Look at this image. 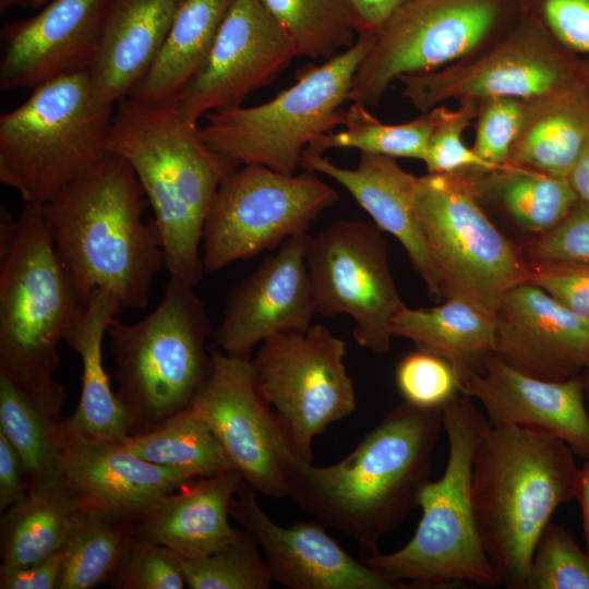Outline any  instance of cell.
Returning a JSON list of instances; mask_svg holds the SVG:
<instances>
[{
	"label": "cell",
	"mask_w": 589,
	"mask_h": 589,
	"mask_svg": "<svg viewBox=\"0 0 589 589\" xmlns=\"http://www.w3.org/2000/svg\"><path fill=\"white\" fill-rule=\"evenodd\" d=\"M567 178L579 201L589 204V137Z\"/></svg>",
	"instance_id": "f907efd6"
},
{
	"label": "cell",
	"mask_w": 589,
	"mask_h": 589,
	"mask_svg": "<svg viewBox=\"0 0 589 589\" xmlns=\"http://www.w3.org/2000/svg\"><path fill=\"white\" fill-rule=\"evenodd\" d=\"M477 399L491 426H519L556 436L589 459V412L579 377L551 382L510 368L494 353L480 373L460 383Z\"/></svg>",
	"instance_id": "603a6c76"
},
{
	"label": "cell",
	"mask_w": 589,
	"mask_h": 589,
	"mask_svg": "<svg viewBox=\"0 0 589 589\" xmlns=\"http://www.w3.org/2000/svg\"><path fill=\"white\" fill-rule=\"evenodd\" d=\"M576 498L580 503L582 525L587 540V552L589 553V459L581 468L580 485Z\"/></svg>",
	"instance_id": "816d5d0a"
},
{
	"label": "cell",
	"mask_w": 589,
	"mask_h": 589,
	"mask_svg": "<svg viewBox=\"0 0 589 589\" xmlns=\"http://www.w3.org/2000/svg\"><path fill=\"white\" fill-rule=\"evenodd\" d=\"M179 0H108L99 45L87 71L93 99L127 98L158 57Z\"/></svg>",
	"instance_id": "d4e9b609"
},
{
	"label": "cell",
	"mask_w": 589,
	"mask_h": 589,
	"mask_svg": "<svg viewBox=\"0 0 589 589\" xmlns=\"http://www.w3.org/2000/svg\"><path fill=\"white\" fill-rule=\"evenodd\" d=\"M229 514L257 542L274 582L290 589H398L348 554L320 521L287 527L273 521L244 480Z\"/></svg>",
	"instance_id": "ac0fdd59"
},
{
	"label": "cell",
	"mask_w": 589,
	"mask_h": 589,
	"mask_svg": "<svg viewBox=\"0 0 589 589\" xmlns=\"http://www.w3.org/2000/svg\"><path fill=\"white\" fill-rule=\"evenodd\" d=\"M587 401L589 402V359L579 376Z\"/></svg>",
	"instance_id": "db71d44e"
},
{
	"label": "cell",
	"mask_w": 589,
	"mask_h": 589,
	"mask_svg": "<svg viewBox=\"0 0 589 589\" xmlns=\"http://www.w3.org/2000/svg\"><path fill=\"white\" fill-rule=\"evenodd\" d=\"M436 121L430 135L424 164L429 173H457L465 170L491 172L500 170L478 156L462 141V133L477 118L480 101H460L457 109L434 107Z\"/></svg>",
	"instance_id": "ab89813d"
},
{
	"label": "cell",
	"mask_w": 589,
	"mask_h": 589,
	"mask_svg": "<svg viewBox=\"0 0 589 589\" xmlns=\"http://www.w3.org/2000/svg\"><path fill=\"white\" fill-rule=\"evenodd\" d=\"M478 196L474 181L462 172H428L418 177L413 208L443 299L466 301L493 316L505 293L528 280L529 263Z\"/></svg>",
	"instance_id": "30bf717a"
},
{
	"label": "cell",
	"mask_w": 589,
	"mask_h": 589,
	"mask_svg": "<svg viewBox=\"0 0 589 589\" xmlns=\"http://www.w3.org/2000/svg\"><path fill=\"white\" fill-rule=\"evenodd\" d=\"M443 408L401 402L330 466H314L289 453L284 461L288 497L316 521L351 538L363 558L380 553V540L418 506L431 480Z\"/></svg>",
	"instance_id": "6da1fadb"
},
{
	"label": "cell",
	"mask_w": 589,
	"mask_h": 589,
	"mask_svg": "<svg viewBox=\"0 0 589 589\" xmlns=\"http://www.w3.org/2000/svg\"><path fill=\"white\" fill-rule=\"evenodd\" d=\"M87 305L55 249L41 205L25 204L0 239V363L53 374L58 346Z\"/></svg>",
	"instance_id": "9c48e42d"
},
{
	"label": "cell",
	"mask_w": 589,
	"mask_h": 589,
	"mask_svg": "<svg viewBox=\"0 0 589 589\" xmlns=\"http://www.w3.org/2000/svg\"><path fill=\"white\" fill-rule=\"evenodd\" d=\"M395 382L404 400L420 408L444 407L461 394L454 366L446 359L418 347L398 362Z\"/></svg>",
	"instance_id": "60d3db41"
},
{
	"label": "cell",
	"mask_w": 589,
	"mask_h": 589,
	"mask_svg": "<svg viewBox=\"0 0 589 589\" xmlns=\"http://www.w3.org/2000/svg\"><path fill=\"white\" fill-rule=\"evenodd\" d=\"M543 14L563 45L589 53V0H545Z\"/></svg>",
	"instance_id": "bcb514c9"
},
{
	"label": "cell",
	"mask_w": 589,
	"mask_h": 589,
	"mask_svg": "<svg viewBox=\"0 0 589 589\" xmlns=\"http://www.w3.org/2000/svg\"><path fill=\"white\" fill-rule=\"evenodd\" d=\"M498 0H410L374 35L348 100L380 103L401 75L440 70L470 55L492 31Z\"/></svg>",
	"instance_id": "5bb4252c"
},
{
	"label": "cell",
	"mask_w": 589,
	"mask_h": 589,
	"mask_svg": "<svg viewBox=\"0 0 589 589\" xmlns=\"http://www.w3.org/2000/svg\"><path fill=\"white\" fill-rule=\"evenodd\" d=\"M310 235L293 236L232 288L216 346L251 359L259 342L279 333L306 330L315 315L305 253Z\"/></svg>",
	"instance_id": "d6986e66"
},
{
	"label": "cell",
	"mask_w": 589,
	"mask_h": 589,
	"mask_svg": "<svg viewBox=\"0 0 589 589\" xmlns=\"http://www.w3.org/2000/svg\"><path fill=\"white\" fill-rule=\"evenodd\" d=\"M200 125L176 103L129 97L113 112L109 148L132 167L154 213L170 277L196 286L205 272L200 247L205 219L223 179L240 164L212 149Z\"/></svg>",
	"instance_id": "3957f363"
},
{
	"label": "cell",
	"mask_w": 589,
	"mask_h": 589,
	"mask_svg": "<svg viewBox=\"0 0 589 589\" xmlns=\"http://www.w3.org/2000/svg\"><path fill=\"white\" fill-rule=\"evenodd\" d=\"M374 36H358L350 48L325 62L300 69L297 81L266 103L205 115L200 135L214 151L240 165L260 164L293 175L306 146L344 125L354 74Z\"/></svg>",
	"instance_id": "ba28073f"
},
{
	"label": "cell",
	"mask_w": 589,
	"mask_h": 589,
	"mask_svg": "<svg viewBox=\"0 0 589 589\" xmlns=\"http://www.w3.org/2000/svg\"><path fill=\"white\" fill-rule=\"evenodd\" d=\"M489 175L483 185L520 228L538 236L557 226L579 201L567 177L510 164Z\"/></svg>",
	"instance_id": "e575fe53"
},
{
	"label": "cell",
	"mask_w": 589,
	"mask_h": 589,
	"mask_svg": "<svg viewBox=\"0 0 589 589\" xmlns=\"http://www.w3.org/2000/svg\"><path fill=\"white\" fill-rule=\"evenodd\" d=\"M29 490L26 468L17 450L0 431V513L22 501Z\"/></svg>",
	"instance_id": "c3c4849f"
},
{
	"label": "cell",
	"mask_w": 589,
	"mask_h": 589,
	"mask_svg": "<svg viewBox=\"0 0 589 589\" xmlns=\"http://www.w3.org/2000/svg\"><path fill=\"white\" fill-rule=\"evenodd\" d=\"M113 112L93 99L87 71L34 87L0 117V181L45 204L111 153Z\"/></svg>",
	"instance_id": "52a82bcc"
},
{
	"label": "cell",
	"mask_w": 589,
	"mask_h": 589,
	"mask_svg": "<svg viewBox=\"0 0 589 589\" xmlns=\"http://www.w3.org/2000/svg\"><path fill=\"white\" fill-rule=\"evenodd\" d=\"M235 0H179L164 46L129 98L160 106L177 98L206 61Z\"/></svg>",
	"instance_id": "f1b7e54d"
},
{
	"label": "cell",
	"mask_w": 589,
	"mask_h": 589,
	"mask_svg": "<svg viewBox=\"0 0 589 589\" xmlns=\"http://www.w3.org/2000/svg\"><path fill=\"white\" fill-rule=\"evenodd\" d=\"M297 57L289 36L260 0H235L201 70L176 100L185 120L240 106Z\"/></svg>",
	"instance_id": "2e32d148"
},
{
	"label": "cell",
	"mask_w": 589,
	"mask_h": 589,
	"mask_svg": "<svg viewBox=\"0 0 589 589\" xmlns=\"http://www.w3.org/2000/svg\"><path fill=\"white\" fill-rule=\"evenodd\" d=\"M337 200L335 189L315 171L286 175L260 164L239 165L220 182L205 219V272L308 232L311 223Z\"/></svg>",
	"instance_id": "8fae6325"
},
{
	"label": "cell",
	"mask_w": 589,
	"mask_h": 589,
	"mask_svg": "<svg viewBox=\"0 0 589 589\" xmlns=\"http://www.w3.org/2000/svg\"><path fill=\"white\" fill-rule=\"evenodd\" d=\"M527 103L508 164L567 177L589 137V94L574 84Z\"/></svg>",
	"instance_id": "f546056e"
},
{
	"label": "cell",
	"mask_w": 589,
	"mask_h": 589,
	"mask_svg": "<svg viewBox=\"0 0 589 589\" xmlns=\"http://www.w3.org/2000/svg\"><path fill=\"white\" fill-rule=\"evenodd\" d=\"M435 121L436 110L432 108L412 121L387 124L372 116L364 105L352 103L346 110L345 130L317 136L303 155H323L332 148H357L364 153L424 161Z\"/></svg>",
	"instance_id": "8d00e7d4"
},
{
	"label": "cell",
	"mask_w": 589,
	"mask_h": 589,
	"mask_svg": "<svg viewBox=\"0 0 589 589\" xmlns=\"http://www.w3.org/2000/svg\"><path fill=\"white\" fill-rule=\"evenodd\" d=\"M145 193L130 164L110 153L41 205L55 249L85 301L112 291L123 308L147 306L165 268L154 219L144 221Z\"/></svg>",
	"instance_id": "7a4b0ae2"
},
{
	"label": "cell",
	"mask_w": 589,
	"mask_h": 589,
	"mask_svg": "<svg viewBox=\"0 0 589 589\" xmlns=\"http://www.w3.org/2000/svg\"><path fill=\"white\" fill-rule=\"evenodd\" d=\"M410 0H348L358 36H374L402 4Z\"/></svg>",
	"instance_id": "681fc988"
},
{
	"label": "cell",
	"mask_w": 589,
	"mask_h": 589,
	"mask_svg": "<svg viewBox=\"0 0 589 589\" xmlns=\"http://www.w3.org/2000/svg\"><path fill=\"white\" fill-rule=\"evenodd\" d=\"M301 168L323 173L342 185L380 230L401 243L429 297L436 303L444 300L413 208L418 177L401 168L394 157L364 152H360L354 169L339 167L323 155H302Z\"/></svg>",
	"instance_id": "cb8c5ba5"
},
{
	"label": "cell",
	"mask_w": 589,
	"mask_h": 589,
	"mask_svg": "<svg viewBox=\"0 0 589 589\" xmlns=\"http://www.w3.org/2000/svg\"><path fill=\"white\" fill-rule=\"evenodd\" d=\"M291 39L297 57L328 60L358 37L348 0H260Z\"/></svg>",
	"instance_id": "d590c367"
},
{
	"label": "cell",
	"mask_w": 589,
	"mask_h": 589,
	"mask_svg": "<svg viewBox=\"0 0 589 589\" xmlns=\"http://www.w3.org/2000/svg\"><path fill=\"white\" fill-rule=\"evenodd\" d=\"M490 426L466 395L444 406L447 462L443 474L420 492L422 516L412 538L397 551L363 558L398 588L502 585L479 536L471 495L474 454Z\"/></svg>",
	"instance_id": "5b68a950"
},
{
	"label": "cell",
	"mask_w": 589,
	"mask_h": 589,
	"mask_svg": "<svg viewBox=\"0 0 589 589\" xmlns=\"http://www.w3.org/2000/svg\"><path fill=\"white\" fill-rule=\"evenodd\" d=\"M116 589H182V556L172 549L134 536L113 578Z\"/></svg>",
	"instance_id": "b9f144b4"
},
{
	"label": "cell",
	"mask_w": 589,
	"mask_h": 589,
	"mask_svg": "<svg viewBox=\"0 0 589 589\" xmlns=\"http://www.w3.org/2000/svg\"><path fill=\"white\" fill-rule=\"evenodd\" d=\"M58 478L81 508L135 521L191 474L141 459L121 441L84 435L63 424Z\"/></svg>",
	"instance_id": "ffe728a7"
},
{
	"label": "cell",
	"mask_w": 589,
	"mask_h": 589,
	"mask_svg": "<svg viewBox=\"0 0 589 589\" xmlns=\"http://www.w3.org/2000/svg\"><path fill=\"white\" fill-rule=\"evenodd\" d=\"M527 281L542 288L570 312L589 323V266L529 263Z\"/></svg>",
	"instance_id": "f6af8a7d"
},
{
	"label": "cell",
	"mask_w": 589,
	"mask_h": 589,
	"mask_svg": "<svg viewBox=\"0 0 589 589\" xmlns=\"http://www.w3.org/2000/svg\"><path fill=\"white\" fill-rule=\"evenodd\" d=\"M194 287L170 277L154 311L131 324L113 317L107 326L129 435L151 431L189 407L211 374L212 326Z\"/></svg>",
	"instance_id": "8992f818"
},
{
	"label": "cell",
	"mask_w": 589,
	"mask_h": 589,
	"mask_svg": "<svg viewBox=\"0 0 589 589\" xmlns=\"http://www.w3.org/2000/svg\"><path fill=\"white\" fill-rule=\"evenodd\" d=\"M212 371L192 401L237 470L256 492L288 497L284 461L292 453L285 425L256 385L251 359L211 350Z\"/></svg>",
	"instance_id": "9a60e30c"
},
{
	"label": "cell",
	"mask_w": 589,
	"mask_h": 589,
	"mask_svg": "<svg viewBox=\"0 0 589 589\" xmlns=\"http://www.w3.org/2000/svg\"><path fill=\"white\" fill-rule=\"evenodd\" d=\"M345 354L344 340L317 323L267 337L251 358L259 390L301 459L312 461L314 438L357 409Z\"/></svg>",
	"instance_id": "7c38bea8"
},
{
	"label": "cell",
	"mask_w": 589,
	"mask_h": 589,
	"mask_svg": "<svg viewBox=\"0 0 589 589\" xmlns=\"http://www.w3.org/2000/svg\"><path fill=\"white\" fill-rule=\"evenodd\" d=\"M108 0H50L1 32L0 89L34 88L88 71L97 53Z\"/></svg>",
	"instance_id": "44dd1931"
},
{
	"label": "cell",
	"mask_w": 589,
	"mask_h": 589,
	"mask_svg": "<svg viewBox=\"0 0 589 589\" xmlns=\"http://www.w3.org/2000/svg\"><path fill=\"white\" fill-rule=\"evenodd\" d=\"M182 570L191 589H268L274 582L257 542L244 529L207 556L182 557Z\"/></svg>",
	"instance_id": "74e56055"
},
{
	"label": "cell",
	"mask_w": 589,
	"mask_h": 589,
	"mask_svg": "<svg viewBox=\"0 0 589 589\" xmlns=\"http://www.w3.org/2000/svg\"><path fill=\"white\" fill-rule=\"evenodd\" d=\"M61 550L36 563L0 568L1 589H58Z\"/></svg>",
	"instance_id": "7dc6e473"
},
{
	"label": "cell",
	"mask_w": 589,
	"mask_h": 589,
	"mask_svg": "<svg viewBox=\"0 0 589 589\" xmlns=\"http://www.w3.org/2000/svg\"><path fill=\"white\" fill-rule=\"evenodd\" d=\"M526 109L527 103L517 98L480 101L472 147L474 153L495 168H504L521 130Z\"/></svg>",
	"instance_id": "7bdbcfd3"
},
{
	"label": "cell",
	"mask_w": 589,
	"mask_h": 589,
	"mask_svg": "<svg viewBox=\"0 0 589 589\" xmlns=\"http://www.w3.org/2000/svg\"><path fill=\"white\" fill-rule=\"evenodd\" d=\"M121 442L141 459L183 471L193 478L237 470L207 422L192 405L153 430L128 435Z\"/></svg>",
	"instance_id": "d6a6232c"
},
{
	"label": "cell",
	"mask_w": 589,
	"mask_h": 589,
	"mask_svg": "<svg viewBox=\"0 0 589 589\" xmlns=\"http://www.w3.org/2000/svg\"><path fill=\"white\" fill-rule=\"evenodd\" d=\"M122 309L112 291L97 289L63 337L82 361L80 401L65 424L87 436L122 441L130 434L129 416L111 388L103 359L107 326Z\"/></svg>",
	"instance_id": "83f0119b"
},
{
	"label": "cell",
	"mask_w": 589,
	"mask_h": 589,
	"mask_svg": "<svg viewBox=\"0 0 589 589\" xmlns=\"http://www.w3.org/2000/svg\"><path fill=\"white\" fill-rule=\"evenodd\" d=\"M50 0H0V13L3 14L11 7H21L27 9H41Z\"/></svg>",
	"instance_id": "f5cc1de1"
},
{
	"label": "cell",
	"mask_w": 589,
	"mask_h": 589,
	"mask_svg": "<svg viewBox=\"0 0 589 589\" xmlns=\"http://www.w3.org/2000/svg\"><path fill=\"white\" fill-rule=\"evenodd\" d=\"M402 95L422 112L443 100L510 97L525 101L546 96L569 84L557 55L540 39L510 38L473 57L440 70L399 76Z\"/></svg>",
	"instance_id": "e0dca14e"
},
{
	"label": "cell",
	"mask_w": 589,
	"mask_h": 589,
	"mask_svg": "<svg viewBox=\"0 0 589 589\" xmlns=\"http://www.w3.org/2000/svg\"><path fill=\"white\" fill-rule=\"evenodd\" d=\"M134 539V521L80 508L61 548L58 589L109 585Z\"/></svg>",
	"instance_id": "836d02e7"
},
{
	"label": "cell",
	"mask_w": 589,
	"mask_h": 589,
	"mask_svg": "<svg viewBox=\"0 0 589 589\" xmlns=\"http://www.w3.org/2000/svg\"><path fill=\"white\" fill-rule=\"evenodd\" d=\"M392 334L446 359L460 383L480 373L495 348L493 316L458 299L426 309L405 305L392 321Z\"/></svg>",
	"instance_id": "4dcf8cb0"
},
{
	"label": "cell",
	"mask_w": 589,
	"mask_h": 589,
	"mask_svg": "<svg viewBox=\"0 0 589 589\" xmlns=\"http://www.w3.org/2000/svg\"><path fill=\"white\" fill-rule=\"evenodd\" d=\"M242 481L237 470L187 481L154 502L134 521V536L166 545L183 558L218 551L241 531L230 525L228 516Z\"/></svg>",
	"instance_id": "484cf974"
},
{
	"label": "cell",
	"mask_w": 589,
	"mask_h": 589,
	"mask_svg": "<svg viewBox=\"0 0 589 589\" xmlns=\"http://www.w3.org/2000/svg\"><path fill=\"white\" fill-rule=\"evenodd\" d=\"M80 508L59 479L32 486L0 513V568L33 564L61 550Z\"/></svg>",
	"instance_id": "1f68e13d"
},
{
	"label": "cell",
	"mask_w": 589,
	"mask_h": 589,
	"mask_svg": "<svg viewBox=\"0 0 589 589\" xmlns=\"http://www.w3.org/2000/svg\"><path fill=\"white\" fill-rule=\"evenodd\" d=\"M374 224L340 219L310 236L305 262L315 315L348 314L352 336L377 354L390 348L392 321L406 305Z\"/></svg>",
	"instance_id": "4fadbf2b"
},
{
	"label": "cell",
	"mask_w": 589,
	"mask_h": 589,
	"mask_svg": "<svg viewBox=\"0 0 589 589\" xmlns=\"http://www.w3.org/2000/svg\"><path fill=\"white\" fill-rule=\"evenodd\" d=\"M67 392L51 373L0 363V431L17 450L31 488L58 480Z\"/></svg>",
	"instance_id": "4316f807"
},
{
	"label": "cell",
	"mask_w": 589,
	"mask_h": 589,
	"mask_svg": "<svg viewBox=\"0 0 589 589\" xmlns=\"http://www.w3.org/2000/svg\"><path fill=\"white\" fill-rule=\"evenodd\" d=\"M494 354L528 376L579 377L589 359V323L529 281L508 290L494 315Z\"/></svg>",
	"instance_id": "7402d4cb"
},
{
	"label": "cell",
	"mask_w": 589,
	"mask_h": 589,
	"mask_svg": "<svg viewBox=\"0 0 589 589\" xmlns=\"http://www.w3.org/2000/svg\"><path fill=\"white\" fill-rule=\"evenodd\" d=\"M561 438L490 426L473 459L471 495L479 536L503 586L526 589L536 544L562 504L577 497L581 468Z\"/></svg>",
	"instance_id": "277c9868"
},
{
	"label": "cell",
	"mask_w": 589,
	"mask_h": 589,
	"mask_svg": "<svg viewBox=\"0 0 589 589\" xmlns=\"http://www.w3.org/2000/svg\"><path fill=\"white\" fill-rule=\"evenodd\" d=\"M520 248L529 263L589 266V204L578 201L557 226Z\"/></svg>",
	"instance_id": "ee69618b"
},
{
	"label": "cell",
	"mask_w": 589,
	"mask_h": 589,
	"mask_svg": "<svg viewBox=\"0 0 589 589\" xmlns=\"http://www.w3.org/2000/svg\"><path fill=\"white\" fill-rule=\"evenodd\" d=\"M586 82H587V83L585 84V86H586V89H587V92H588V94H589V75H588Z\"/></svg>",
	"instance_id": "11a10c76"
},
{
	"label": "cell",
	"mask_w": 589,
	"mask_h": 589,
	"mask_svg": "<svg viewBox=\"0 0 589 589\" xmlns=\"http://www.w3.org/2000/svg\"><path fill=\"white\" fill-rule=\"evenodd\" d=\"M526 589H589V553L564 526L550 521L542 531Z\"/></svg>",
	"instance_id": "f35d334b"
}]
</instances>
